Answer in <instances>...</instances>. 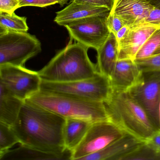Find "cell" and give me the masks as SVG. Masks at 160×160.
I'll return each instance as SVG.
<instances>
[{
  "instance_id": "19",
  "label": "cell",
  "mask_w": 160,
  "mask_h": 160,
  "mask_svg": "<svg viewBox=\"0 0 160 160\" xmlns=\"http://www.w3.org/2000/svg\"><path fill=\"white\" fill-rule=\"evenodd\" d=\"M93 122L78 118H66L63 130L66 148L73 151L80 144Z\"/></svg>"
},
{
  "instance_id": "13",
  "label": "cell",
  "mask_w": 160,
  "mask_h": 160,
  "mask_svg": "<svg viewBox=\"0 0 160 160\" xmlns=\"http://www.w3.org/2000/svg\"><path fill=\"white\" fill-rule=\"evenodd\" d=\"M142 72L134 60H118L109 78L113 91H128L141 79Z\"/></svg>"
},
{
  "instance_id": "12",
  "label": "cell",
  "mask_w": 160,
  "mask_h": 160,
  "mask_svg": "<svg viewBox=\"0 0 160 160\" xmlns=\"http://www.w3.org/2000/svg\"><path fill=\"white\" fill-rule=\"evenodd\" d=\"M154 8L146 0H114L110 13L131 26L145 22Z\"/></svg>"
},
{
  "instance_id": "8",
  "label": "cell",
  "mask_w": 160,
  "mask_h": 160,
  "mask_svg": "<svg viewBox=\"0 0 160 160\" xmlns=\"http://www.w3.org/2000/svg\"><path fill=\"white\" fill-rule=\"evenodd\" d=\"M41 82L38 72L25 67L10 64L0 65V83L23 101L40 91Z\"/></svg>"
},
{
  "instance_id": "23",
  "label": "cell",
  "mask_w": 160,
  "mask_h": 160,
  "mask_svg": "<svg viewBox=\"0 0 160 160\" xmlns=\"http://www.w3.org/2000/svg\"><path fill=\"white\" fill-rule=\"evenodd\" d=\"M122 160H160V154L144 142L133 151L125 155Z\"/></svg>"
},
{
  "instance_id": "16",
  "label": "cell",
  "mask_w": 160,
  "mask_h": 160,
  "mask_svg": "<svg viewBox=\"0 0 160 160\" xmlns=\"http://www.w3.org/2000/svg\"><path fill=\"white\" fill-rule=\"evenodd\" d=\"M72 153L68 149L62 152H51L20 144L0 156V160H72Z\"/></svg>"
},
{
  "instance_id": "35",
  "label": "cell",
  "mask_w": 160,
  "mask_h": 160,
  "mask_svg": "<svg viewBox=\"0 0 160 160\" xmlns=\"http://www.w3.org/2000/svg\"></svg>"
},
{
  "instance_id": "4",
  "label": "cell",
  "mask_w": 160,
  "mask_h": 160,
  "mask_svg": "<svg viewBox=\"0 0 160 160\" xmlns=\"http://www.w3.org/2000/svg\"><path fill=\"white\" fill-rule=\"evenodd\" d=\"M27 100L65 118L81 119L92 122L109 120L103 102H92L42 91Z\"/></svg>"
},
{
  "instance_id": "15",
  "label": "cell",
  "mask_w": 160,
  "mask_h": 160,
  "mask_svg": "<svg viewBox=\"0 0 160 160\" xmlns=\"http://www.w3.org/2000/svg\"><path fill=\"white\" fill-rule=\"evenodd\" d=\"M110 12L108 7L72 1L65 8L56 13L54 22L64 27L71 22L91 17H108Z\"/></svg>"
},
{
  "instance_id": "33",
  "label": "cell",
  "mask_w": 160,
  "mask_h": 160,
  "mask_svg": "<svg viewBox=\"0 0 160 160\" xmlns=\"http://www.w3.org/2000/svg\"><path fill=\"white\" fill-rule=\"evenodd\" d=\"M157 115H158V127H159V129H160V99L159 102V104H158Z\"/></svg>"
},
{
  "instance_id": "32",
  "label": "cell",
  "mask_w": 160,
  "mask_h": 160,
  "mask_svg": "<svg viewBox=\"0 0 160 160\" xmlns=\"http://www.w3.org/2000/svg\"><path fill=\"white\" fill-rule=\"evenodd\" d=\"M155 8L160 9V0H146Z\"/></svg>"
},
{
  "instance_id": "17",
  "label": "cell",
  "mask_w": 160,
  "mask_h": 160,
  "mask_svg": "<svg viewBox=\"0 0 160 160\" xmlns=\"http://www.w3.org/2000/svg\"><path fill=\"white\" fill-rule=\"evenodd\" d=\"M98 72L109 78L118 61V44L116 36L110 32L103 44L97 50Z\"/></svg>"
},
{
  "instance_id": "18",
  "label": "cell",
  "mask_w": 160,
  "mask_h": 160,
  "mask_svg": "<svg viewBox=\"0 0 160 160\" xmlns=\"http://www.w3.org/2000/svg\"><path fill=\"white\" fill-rule=\"evenodd\" d=\"M25 101L14 95L0 83V122L12 126Z\"/></svg>"
},
{
  "instance_id": "29",
  "label": "cell",
  "mask_w": 160,
  "mask_h": 160,
  "mask_svg": "<svg viewBox=\"0 0 160 160\" xmlns=\"http://www.w3.org/2000/svg\"><path fill=\"white\" fill-rule=\"evenodd\" d=\"M72 1L78 2L88 3L97 6H104L108 7L110 9H112L114 3V0H72Z\"/></svg>"
},
{
  "instance_id": "5",
  "label": "cell",
  "mask_w": 160,
  "mask_h": 160,
  "mask_svg": "<svg viewBox=\"0 0 160 160\" xmlns=\"http://www.w3.org/2000/svg\"><path fill=\"white\" fill-rule=\"evenodd\" d=\"M92 102H104L112 92L109 78L99 73L88 79L68 82H50L42 80L41 90Z\"/></svg>"
},
{
  "instance_id": "28",
  "label": "cell",
  "mask_w": 160,
  "mask_h": 160,
  "mask_svg": "<svg viewBox=\"0 0 160 160\" xmlns=\"http://www.w3.org/2000/svg\"><path fill=\"white\" fill-rule=\"evenodd\" d=\"M145 142L150 148L160 152V129L155 131Z\"/></svg>"
},
{
  "instance_id": "6",
  "label": "cell",
  "mask_w": 160,
  "mask_h": 160,
  "mask_svg": "<svg viewBox=\"0 0 160 160\" xmlns=\"http://www.w3.org/2000/svg\"><path fill=\"white\" fill-rule=\"evenodd\" d=\"M42 50V44L35 35L28 32H0V65L25 67L28 60Z\"/></svg>"
},
{
  "instance_id": "25",
  "label": "cell",
  "mask_w": 160,
  "mask_h": 160,
  "mask_svg": "<svg viewBox=\"0 0 160 160\" xmlns=\"http://www.w3.org/2000/svg\"><path fill=\"white\" fill-rule=\"evenodd\" d=\"M20 8L25 6H35V7H47L51 5L59 4L61 6L67 4L69 0H19Z\"/></svg>"
},
{
  "instance_id": "27",
  "label": "cell",
  "mask_w": 160,
  "mask_h": 160,
  "mask_svg": "<svg viewBox=\"0 0 160 160\" xmlns=\"http://www.w3.org/2000/svg\"><path fill=\"white\" fill-rule=\"evenodd\" d=\"M20 8L19 0H0V12L12 15Z\"/></svg>"
},
{
  "instance_id": "10",
  "label": "cell",
  "mask_w": 160,
  "mask_h": 160,
  "mask_svg": "<svg viewBox=\"0 0 160 160\" xmlns=\"http://www.w3.org/2000/svg\"><path fill=\"white\" fill-rule=\"evenodd\" d=\"M128 92L159 129L157 112L160 99V72H143L140 80Z\"/></svg>"
},
{
  "instance_id": "24",
  "label": "cell",
  "mask_w": 160,
  "mask_h": 160,
  "mask_svg": "<svg viewBox=\"0 0 160 160\" xmlns=\"http://www.w3.org/2000/svg\"><path fill=\"white\" fill-rule=\"evenodd\" d=\"M140 71L144 72H160V54L152 55L149 58L140 60H135Z\"/></svg>"
},
{
  "instance_id": "31",
  "label": "cell",
  "mask_w": 160,
  "mask_h": 160,
  "mask_svg": "<svg viewBox=\"0 0 160 160\" xmlns=\"http://www.w3.org/2000/svg\"><path fill=\"white\" fill-rule=\"evenodd\" d=\"M129 28H130V26L125 25L117 32L115 36L117 38L118 43L125 37L129 31Z\"/></svg>"
},
{
  "instance_id": "22",
  "label": "cell",
  "mask_w": 160,
  "mask_h": 160,
  "mask_svg": "<svg viewBox=\"0 0 160 160\" xmlns=\"http://www.w3.org/2000/svg\"><path fill=\"white\" fill-rule=\"evenodd\" d=\"M160 47V28H159L142 45L137 53L134 60L146 58L152 56Z\"/></svg>"
},
{
  "instance_id": "34",
  "label": "cell",
  "mask_w": 160,
  "mask_h": 160,
  "mask_svg": "<svg viewBox=\"0 0 160 160\" xmlns=\"http://www.w3.org/2000/svg\"><path fill=\"white\" fill-rule=\"evenodd\" d=\"M160 54V47L158 48L156 52L154 53V55H156V54Z\"/></svg>"
},
{
  "instance_id": "9",
  "label": "cell",
  "mask_w": 160,
  "mask_h": 160,
  "mask_svg": "<svg viewBox=\"0 0 160 160\" xmlns=\"http://www.w3.org/2000/svg\"><path fill=\"white\" fill-rule=\"evenodd\" d=\"M107 17L93 16L76 20L64 26L71 39L97 51L108 38L110 31Z\"/></svg>"
},
{
  "instance_id": "30",
  "label": "cell",
  "mask_w": 160,
  "mask_h": 160,
  "mask_svg": "<svg viewBox=\"0 0 160 160\" xmlns=\"http://www.w3.org/2000/svg\"><path fill=\"white\" fill-rule=\"evenodd\" d=\"M145 22L160 26V9L154 7L150 12Z\"/></svg>"
},
{
  "instance_id": "7",
  "label": "cell",
  "mask_w": 160,
  "mask_h": 160,
  "mask_svg": "<svg viewBox=\"0 0 160 160\" xmlns=\"http://www.w3.org/2000/svg\"><path fill=\"white\" fill-rule=\"evenodd\" d=\"M126 133L109 120L93 122L83 140L73 151L72 160H80L97 152Z\"/></svg>"
},
{
  "instance_id": "21",
  "label": "cell",
  "mask_w": 160,
  "mask_h": 160,
  "mask_svg": "<svg viewBox=\"0 0 160 160\" xmlns=\"http://www.w3.org/2000/svg\"><path fill=\"white\" fill-rule=\"evenodd\" d=\"M17 143L19 140L12 126L0 122V156Z\"/></svg>"
},
{
  "instance_id": "26",
  "label": "cell",
  "mask_w": 160,
  "mask_h": 160,
  "mask_svg": "<svg viewBox=\"0 0 160 160\" xmlns=\"http://www.w3.org/2000/svg\"><path fill=\"white\" fill-rule=\"evenodd\" d=\"M107 25L110 32L116 35L117 32L125 25L120 18L109 13L107 18Z\"/></svg>"
},
{
  "instance_id": "14",
  "label": "cell",
  "mask_w": 160,
  "mask_h": 160,
  "mask_svg": "<svg viewBox=\"0 0 160 160\" xmlns=\"http://www.w3.org/2000/svg\"><path fill=\"white\" fill-rule=\"evenodd\" d=\"M145 141L126 133L102 149L85 156L80 160H122Z\"/></svg>"
},
{
  "instance_id": "11",
  "label": "cell",
  "mask_w": 160,
  "mask_h": 160,
  "mask_svg": "<svg viewBox=\"0 0 160 160\" xmlns=\"http://www.w3.org/2000/svg\"><path fill=\"white\" fill-rule=\"evenodd\" d=\"M160 26L142 22L130 26L125 37L118 43V60H134L136 55L147 40Z\"/></svg>"
},
{
  "instance_id": "20",
  "label": "cell",
  "mask_w": 160,
  "mask_h": 160,
  "mask_svg": "<svg viewBox=\"0 0 160 160\" xmlns=\"http://www.w3.org/2000/svg\"><path fill=\"white\" fill-rule=\"evenodd\" d=\"M28 29L27 18L18 16L15 13L10 15L0 12V32H28Z\"/></svg>"
},
{
  "instance_id": "3",
  "label": "cell",
  "mask_w": 160,
  "mask_h": 160,
  "mask_svg": "<svg viewBox=\"0 0 160 160\" xmlns=\"http://www.w3.org/2000/svg\"><path fill=\"white\" fill-rule=\"evenodd\" d=\"M104 104L110 121L127 133L143 141L159 129L128 91L112 90L110 97Z\"/></svg>"
},
{
  "instance_id": "1",
  "label": "cell",
  "mask_w": 160,
  "mask_h": 160,
  "mask_svg": "<svg viewBox=\"0 0 160 160\" xmlns=\"http://www.w3.org/2000/svg\"><path fill=\"white\" fill-rule=\"evenodd\" d=\"M66 118L26 100L12 125L21 145L45 151L62 152Z\"/></svg>"
},
{
  "instance_id": "2",
  "label": "cell",
  "mask_w": 160,
  "mask_h": 160,
  "mask_svg": "<svg viewBox=\"0 0 160 160\" xmlns=\"http://www.w3.org/2000/svg\"><path fill=\"white\" fill-rule=\"evenodd\" d=\"M72 40L42 69L38 71L42 80L68 82L88 79L99 73L96 64L90 59L89 48Z\"/></svg>"
}]
</instances>
